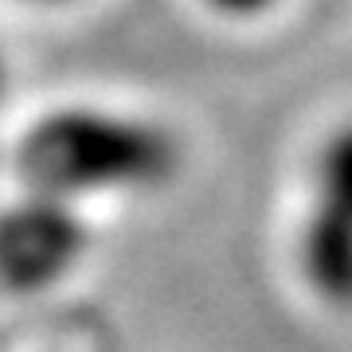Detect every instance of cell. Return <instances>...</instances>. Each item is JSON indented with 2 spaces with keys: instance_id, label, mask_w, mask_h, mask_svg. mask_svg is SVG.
I'll return each mask as SVG.
<instances>
[{
  "instance_id": "1",
  "label": "cell",
  "mask_w": 352,
  "mask_h": 352,
  "mask_svg": "<svg viewBox=\"0 0 352 352\" xmlns=\"http://www.w3.org/2000/svg\"><path fill=\"white\" fill-rule=\"evenodd\" d=\"M176 161V138L164 126L106 106H59L20 141L28 188L67 204L161 188Z\"/></svg>"
},
{
  "instance_id": "2",
  "label": "cell",
  "mask_w": 352,
  "mask_h": 352,
  "mask_svg": "<svg viewBox=\"0 0 352 352\" xmlns=\"http://www.w3.org/2000/svg\"><path fill=\"white\" fill-rule=\"evenodd\" d=\"M298 274L329 309H352V122L333 126L314 153Z\"/></svg>"
},
{
  "instance_id": "3",
  "label": "cell",
  "mask_w": 352,
  "mask_h": 352,
  "mask_svg": "<svg viewBox=\"0 0 352 352\" xmlns=\"http://www.w3.org/2000/svg\"><path fill=\"white\" fill-rule=\"evenodd\" d=\"M87 254V223L75 204L32 192L0 212V282L16 294L63 282Z\"/></svg>"
},
{
  "instance_id": "4",
  "label": "cell",
  "mask_w": 352,
  "mask_h": 352,
  "mask_svg": "<svg viewBox=\"0 0 352 352\" xmlns=\"http://www.w3.org/2000/svg\"><path fill=\"white\" fill-rule=\"evenodd\" d=\"M204 4L219 16H231V20H254V16L274 12L278 0H204Z\"/></svg>"
},
{
  "instance_id": "5",
  "label": "cell",
  "mask_w": 352,
  "mask_h": 352,
  "mask_svg": "<svg viewBox=\"0 0 352 352\" xmlns=\"http://www.w3.org/2000/svg\"><path fill=\"white\" fill-rule=\"evenodd\" d=\"M8 87V59H4V47H0V94Z\"/></svg>"
},
{
  "instance_id": "6",
  "label": "cell",
  "mask_w": 352,
  "mask_h": 352,
  "mask_svg": "<svg viewBox=\"0 0 352 352\" xmlns=\"http://www.w3.org/2000/svg\"><path fill=\"white\" fill-rule=\"evenodd\" d=\"M36 4H71V0H36Z\"/></svg>"
}]
</instances>
